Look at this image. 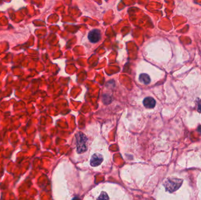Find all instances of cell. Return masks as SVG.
<instances>
[{"mask_svg": "<svg viewBox=\"0 0 201 200\" xmlns=\"http://www.w3.org/2000/svg\"><path fill=\"white\" fill-rule=\"evenodd\" d=\"M183 183L182 179L176 178H170L167 179L164 185L166 191L170 193H173L178 190Z\"/></svg>", "mask_w": 201, "mask_h": 200, "instance_id": "obj_1", "label": "cell"}, {"mask_svg": "<svg viewBox=\"0 0 201 200\" xmlns=\"http://www.w3.org/2000/svg\"><path fill=\"white\" fill-rule=\"evenodd\" d=\"M101 34L100 31L98 29H95L91 30L88 35L89 41L92 43H97L100 40Z\"/></svg>", "mask_w": 201, "mask_h": 200, "instance_id": "obj_3", "label": "cell"}, {"mask_svg": "<svg viewBox=\"0 0 201 200\" xmlns=\"http://www.w3.org/2000/svg\"><path fill=\"white\" fill-rule=\"evenodd\" d=\"M198 111L200 113H201V103H199V104H198Z\"/></svg>", "mask_w": 201, "mask_h": 200, "instance_id": "obj_8", "label": "cell"}, {"mask_svg": "<svg viewBox=\"0 0 201 200\" xmlns=\"http://www.w3.org/2000/svg\"><path fill=\"white\" fill-rule=\"evenodd\" d=\"M103 160H104L103 157L101 154L98 153H95L94 155H92V156L91 157L90 164L92 167H97L100 165L101 163L103 161Z\"/></svg>", "mask_w": 201, "mask_h": 200, "instance_id": "obj_4", "label": "cell"}, {"mask_svg": "<svg viewBox=\"0 0 201 200\" xmlns=\"http://www.w3.org/2000/svg\"><path fill=\"white\" fill-rule=\"evenodd\" d=\"M76 139L78 152L79 153H81L86 151L87 150V138L86 136L82 133L78 132L76 134Z\"/></svg>", "mask_w": 201, "mask_h": 200, "instance_id": "obj_2", "label": "cell"}, {"mask_svg": "<svg viewBox=\"0 0 201 200\" xmlns=\"http://www.w3.org/2000/svg\"><path fill=\"white\" fill-rule=\"evenodd\" d=\"M97 200H109V197L105 192H102Z\"/></svg>", "mask_w": 201, "mask_h": 200, "instance_id": "obj_7", "label": "cell"}, {"mask_svg": "<svg viewBox=\"0 0 201 200\" xmlns=\"http://www.w3.org/2000/svg\"><path fill=\"white\" fill-rule=\"evenodd\" d=\"M139 80L141 82L145 85H148L151 82V78L146 73H142L139 76Z\"/></svg>", "mask_w": 201, "mask_h": 200, "instance_id": "obj_6", "label": "cell"}, {"mask_svg": "<svg viewBox=\"0 0 201 200\" xmlns=\"http://www.w3.org/2000/svg\"><path fill=\"white\" fill-rule=\"evenodd\" d=\"M143 104L146 108L152 109L155 106L156 101L151 97H146L143 100Z\"/></svg>", "mask_w": 201, "mask_h": 200, "instance_id": "obj_5", "label": "cell"}, {"mask_svg": "<svg viewBox=\"0 0 201 200\" xmlns=\"http://www.w3.org/2000/svg\"><path fill=\"white\" fill-rule=\"evenodd\" d=\"M198 130L200 132V133H201V126H200L199 128H198Z\"/></svg>", "mask_w": 201, "mask_h": 200, "instance_id": "obj_9", "label": "cell"}]
</instances>
